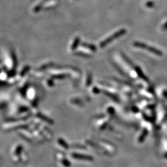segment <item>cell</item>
Here are the masks:
<instances>
[{"label": "cell", "instance_id": "cell-1", "mask_svg": "<svg viewBox=\"0 0 167 167\" xmlns=\"http://www.w3.org/2000/svg\"><path fill=\"white\" fill-rule=\"evenodd\" d=\"M126 32H127V31H126V29H122L116 32H115V34H113L112 36L108 37V38H106V39L102 41L100 43V48H104L108 44H110V43L113 41L114 40L116 39V38L124 35Z\"/></svg>", "mask_w": 167, "mask_h": 167}, {"label": "cell", "instance_id": "cell-2", "mask_svg": "<svg viewBox=\"0 0 167 167\" xmlns=\"http://www.w3.org/2000/svg\"><path fill=\"white\" fill-rule=\"evenodd\" d=\"M133 46H134L135 47L137 48H142V49H145L147 51H150V53H154L155 55L158 56V57H162L163 55V53L162 51L157 49L154 47H151V46H148L147 45L144 44L143 42H141V41H135L134 43H133Z\"/></svg>", "mask_w": 167, "mask_h": 167}, {"label": "cell", "instance_id": "cell-3", "mask_svg": "<svg viewBox=\"0 0 167 167\" xmlns=\"http://www.w3.org/2000/svg\"><path fill=\"white\" fill-rule=\"evenodd\" d=\"M72 157L78 160H87L91 161L93 160V157L90 155H83V154H73Z\"/></svg>", "mask_w": 167, "mask_h": 167}, {"label": "cell", "instance_id": "cell-4", "mask_svg": "<svg viewBox=\"0 0 167 167\" xmlns=\"http://www.w3.org/2000/svg\"><path fill=\"white\" fill-rule=\"evenodd\" d=\"M49 1H51V0H43L42 1H41V2L39 3L36 6L34 7V9H33V11H34V12H35V13H37V12H40V11L41 10V9L44 8V5H45L47 2H48Z\"/></svg>", "mask_w": 167, "mask_h": 167}, {"label": "cell", "instance_id": "cell-5", "mask_svg": "<svg viewBox=\"0 0 167 167\" xmlns=\"http://www.w3.org/2000/svg\"><path fill=\"white\" fill-rule=\"evenodd\" d=\"M80 45H81L82 47H84V48L89 49V50L93 51V52H95V51H97V47H96L95 45H94L93 44H89V43L87 42H82L81 44H80Z\"/></svg>", "mask_w": 167, "mask_h": 167}, {"label": "cell", "instance_id": "cell-6", "mask_svg": "<svg viewBox=\"0 0 167 167\" xmlns=\"http://www.w3.org/2000/svg\"><path fill=\"white\" fill-rule=\"evenodd\" d=\"M135 71H136L137 74L138 76H139V77H141V78L143 79V80L147 81V78L146 76L144 74L143 72L142 71V70L141 69L140 67H138V66H136V67H135Z\"/></svg>", "mask_w": 167, "mask_h": 167}, {"label": "cell", "instance_id": "cell-7", "mask_svg": "<svg viewBox=\"0 0 167 167\" xmlns=\"http://www.w3.org/2000/svg\"><path fill=\"white\" fill-rule=\"evenodd\" d=\"M80 43V38L79 37H76V38L74 39V41H73V44L71 45V48L72 50H75L76 48L78 47V46L79 45Z\"/></svg>", "mask_w": 167, "mask_h": 167}, {"label": "cell", "instance_id": "cell-8", "mask_svg": "<svg viewBox=\"0 0 167 167\" xmlns=\"http://www.w3.org/2000/svg\"><path fill=\"white\" fill-rule=\"evenodd\" d=\"M147 134H148V131L147 130H146V129H145V130H144L143 131H142V134H141V135L140 136V137H139V139H138V141H139V142H142L144 141L145 137L147 136Z\"/></svg>", "mask_w": 167, "mask_h": 167}, {"label": "cell", "instance_id": "cell-9", "mask_svg": "<svg viewBox=\"0 0 167 167\" xmlns=\"http://www.w3.org/2000/svg\"><path fill=\"white\" fill-rule=\"evenodd\" d=\"M75 55L79 56V57H83V58H90L91 57V56L90 54H87V53L82 52V51H77L74 53Z\"/></svg>", "mask_w": 167, "mask_h": 167}, {"label": "cell", "instance_id": "cell-10", "mask_svg": "<svg viewBox=\"0 0 167 167\" xmlns=\"http://www.w3.org/2000/svg\"><path fill=\"white\" fill-rule=\"evenodd\" d=\"M11 56H12V61H13L14 68V67H15V68H16V66H17V64H18V62H17L16 56L15 53H14L13 51H12V52H11Z\"/></svg>", "mask_w": 167, "mask_h": 167}, {"label": "cell", "instance_id": "cell-11", "mask_svg": "<svg viewBox=\"0 0 167 167\" xmlns=\"http://www.w3.org/2000/svg\"><path fill=\"white\" fill-rule=\"evenodd\" d=\"M58 142H59V144L61 145V146H63V147H64L65 149H67L69 148V146H68V145L67 144V143H66V142L64 140H63L61 138H60V139H58Z\"/></svg>", "mask_w": 167, "mask_h": 167}, {"label": "cell", "instance_id": "cell-12", "mask_svg": "<svg viewBox=\"0 0 167 167\" xmlns=\"http://www.w3.org/2000/svg\"><path fill=\"white\" fill-rule=\"evenodd\" d=\"M37 116H38V117H39V118H40L42 119L43 120L45 121L46 122H48V123H51V124L53 123V121L51 120V119H48V118H47V117H45V116H43L42 115H41V113H38V114L37 115Z\"/></svg>", "mask_w": 167, "mask_h": 167}, {"label": "cell", "instance_id": "cell-13", "mask_svg": "<svg viewBox=\"0 0 167 167\" xmlns=\"http://www.w3.org/2000/svg\"><path fill=\"white\" fill-rule=\"evenodd\" d=\"M67 77L66 74H58V75H54L52 76L53 79H64Z\"/></svg>", "mask_w": 167, "mask_h": 167}, {"label": "cell", "instance_id": "cell-14", "mask_svg": "<svg viewBox=\"0 0 167 167\" xmlns=\"http://www.w3.org/2000/svg\"><path fill=\"white\" fill-rule=\"evenodd\" d=\"M121 56H122V57H123V58H124V60L125 61L127 62V63H128V64H129V65L133 66V64H132V61H131V60H129V59H128V58L127 57H126V56L124 54H123V53H121Z\"/></svg>", "mask_w": 167, "mask_h": 167}, {"label": "cell", "instance_id": "cell-15", "mask_svg": "<svg viewBox=\"0 0 167 167\" xmlns=\"http://www.w3.org/2000/svg\"><path fill=\"white\" fill-rule=\"evenodd\" d=\"M29 69H30V67H29V66H25V67H24V68L23 69L22 71H21V76H24V75H25V73H26L29 70Z\"/></svg>", "mask_w": 167, "mask_h": 167}, {"label": "cell", "instance_id": "cell-16", "mask_svg": "<svg viewBox=\"0 0 167 167\" xmlns=\"http://www.w3.org/2000/svg\"><path fill=\"white\" fill-rule=\"evenodd\" d=\"M53 63H48V64H45V65H43L41 66V67H40V70H44L45 69L48 68V67H51V66H52Z\"/></svg>", "mask_w": 167, "mask_h": 167}, {"label": "cell", "instance_id": "cell-17", "mask_svg": "<svg viewBox=\"0 0 167 167\" xmlns=\"http://www.w3.org/2000/svg\"><path fill=\"white\" fill-rule=\"evenodd\" d=\"M145 6H146L147 8H153L154 6V3L153 1H148V2H147L146 4H145Z\"/></svg>", "mask_w": 167, "mask_h": 167}, {"label": "cell", "instance_id": "cell-18", "mask_svg": "<svg viewBox=\"0 0 167 167\" xmlns=\"http://www.w3.org/2000/svg\"><path fill=\"white\" fill-rule=\"evenodd\" d=\"M91 81H92V75L90 74H89L87 80V86H90V84H91Z\"/></svg>", "mask_w": 167, "mask_h": 167}, {"label": "cell", "instance_id": "cell-19", "mask_svg": "<svg viewBox=\"0 0 167 167\" xmlns=\"http://www.w3.org/2000/svg\"><path fill=\"white\" fill-rule=\"evenodd\" d=\"M22 147L21 146V145L18 146V148L16 149V155L20 154V153L21 152V151H22Z\"/></svg>", "mask_w": 167, "mask_h": 167}, {"label": "cell", "instance_id": "cell-20", "mask_svg": "<svg viewBox=\"0 0 167 167\" xmlns=\"http://www.w3.org/2000/svg\"><path fill=\"white\" fill-rule=\"evenodd\" d=\"M63 164L64 165V166H70V163L68 161L66 160H64V161H63Z\"/></svg>", "mask_w": 167, "mask_h": 167}, {"label": "cell", "instance_id": "cell-21", "mask_svg": "<svg viewBox=\"0 0 167 167\" xmlns=\"http://www.w3.org/2000/svg\"><path fill=\"white\" fill-rule=\"evenodd\" d=\"M162 29L163 31H166V30H167V22L163 24V25L162 26Z\"/></svg>", "mask_w": 167, "mask_h": 167}, {"label": "cell", "instance_id": "cell-22", "mask_svg": "<svg viewBox=\"0 0 167 167\" xmlns=\"http://www.w3.org/2000/svg\"><path fill=\"white\" fill-rule=\"evenodd\" d=\"M165 157L166 158H167V153H166V154H165Z\"/></svg>", "mask_w": 167, "mask_h": 167}]
</instances>
